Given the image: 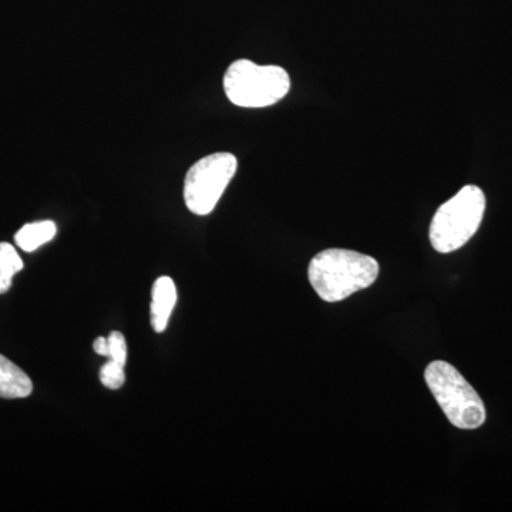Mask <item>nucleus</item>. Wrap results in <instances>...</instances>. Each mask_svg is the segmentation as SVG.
<instances>
[{
  "instance_id": "nucleus-7",
  "label": "nucleus",
  "mask_w": 512,
  "mask_h": 512,
  "mask_svg": "<svg viewBox=\"0 0 512 512\" xmlns=\"http://www.w3.org/2000/svg\"><path fill=\"white\" fill-rule=\"evenodd\" d=\"M33 392V383L30 377L0 355V397L2 399H25Z\"/></svg>"
},
{
  "instance_id": "nucleus-4",
  "label": "nucleus",
  "mask_w": 512,
  "mask_h": 512,
  "mask_svg": "<svg viewBox=\"0 0 512 512\" xmlns=\"http://www.w3.org/2000/svg\"><path fill=\"white\" fill-rule=\"evenodd\" d=\"M291 77L279 66H261L247 59L235 60L224 76L225 94L235 106L262 109L284 99Z\"/></svg>"
},
{
  "instance_id": "nucleus-12",
  "label": "nucleus",
  "mask_w": 512,
  "mask_h": 512,
  "mask_svg": "<svg viewBox=\"0 0 512 512\" xmlns=\"http://www.w3.org/2000/svg\"><path fill=\"white\" fill-rule=\"evenodd\" d=\"M94 352L97 355L107 357V353H109V348H107V338H97L93 343Z\"/></svg>"
},
{
  "instance_id": "nucleus-9",
  "label": "nucleus",
  "mask_w": 512,
  "mask_h": 512,
  "mask_svg": "<svg viewBox=\"0 0 512 512\" xmlns=\"http://www.w3.org/2000/svg\"><path fill=\"white\" fill-rule=\"evenodd\" d=\"M23 269V261L13 245L0 242V293H6L12 286L13 276Z\"/></svg>"
},
{
  "instance_id": "nucleus-6",
  "label": "nucleus",
  "mask_w": 512,
  "mask_h": 512,
  "mask_svg": "<svg viewBox=\"0 0 512 512\" xmlns=\"http://www.w3.org/2000/svg\"><path fill=\"white\" fill-rule=\"evenodd\" d=\"M175 303H177V289L173 279L161 276L153 286V302H151V326L157 333H163L167 329Z\"/></svg>"
},
{
  "instance_id": "nucleus-10",
  "label": "nucleus",
  "mask_w": 512,
  "mask_h": 512,
  "mask_svg": "<svg viewBox=\"0 0 512 512\" xmlns=\"http://www.w3.org/2000/svg\"><path fill=\"white\" fill-rule=\"evenodd\" d=\"M100 380L104 387L110 390H119L126 382V373H124V365L109 360L106 365L100 369Z\"/></svg>"
},
{
  "instance_id": "nucleus-5",
  "label": "nucleus",
  "mask_w": 512,
  "mask_h": 512,
  "mask_svg": "<svg viewBox=\"0 0 512 512\" xmlns=\"http://www.w3.org/2000/svg\"><path fill=\"white\" fill-rule=\"evenodd\" d=\"M237 168V157L231 153L210 154L192 165L184 181V200L188 210L201 217L211 214Z\"/></svg>"
},
{
  "instance_id": "nucleus-1",
  "label": "nucleus",
  "mask_w": 512,
  "mask_h": 512,
  "mask_svg": "<svg viewBox=\"0 0 512 512\" xmlns=\"http://www.w3.org/2000/svg\"><path fill=\"white\" fill-rule=\"evenodd\" d=\"M379 262L373 256L332 248L313 256L308 275L312 288L325 302H342L375 284Z\"/></svg>"
},
{
  "instance_id": "nucleus-2",
  "label": "nucleus",
  "mask_w": 512,
  "mask_h": 512,
  "mask_svg": "<svg viewBox=\"0 0 512 512\" xmlns=\"http://www.w3.org/2000/svg\"><path fill=\"white\" fill-rule=\"evenodd\" d=\"M485 195L477 185H466L437 210L430 224L431 247L440 254L463 248L483 222Z\"/></svg>"
},
{
  "instance_id": "nucleus-8",
  "label": "nucleus",
  "mask_w": 512,
  "mask_h": 512,
  "mask_svg": "<svg viewBox=\"0 0 512 512\" xmlns=\"http://www.w3.org/2000/svg\"><path fill=\"white\" fill-rule=\"evenodd\" d=\"M56 224L53 221H40L26 224L15 235L16 245L22 251L33 252L56 237Z\"/></svg>"
},
{
  "instance_id": "nucleus-3",
  "label": "nucleus",
  "mask_w": 512,
  "mask_h": 512,
  "mask_svg": "<svg viewBox=\"0 0 512 512\" xmlns=\"http://www.w3.org/2000/svg\"><path fill=\"white\" fill-rule=\"evenodd\" d=\"M424 379L454 427L476 430L483 426L487 419L483 400L456 367L444 360H434L426 367Z\"/></svg>"
},
{
  "instance_id": "nucleus-11",
  "label": "nucleus",
  "mask_w": 512,
  "mask_h": 512,
  "mask_svg": "<svg viewBox=\"0 0 512 512\" xmlns=\"http://www.w3.org/2000/svg\"><path fill=\"white\" fill-rule=\"evenodd\" d=\"M107 348H109V353H107L109 360H113V362L126 366L127 343L126 339H124L123 333L111 332L109 338H107Z\"/></svg>"
}]
</instances>
